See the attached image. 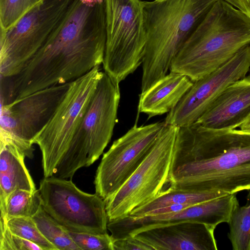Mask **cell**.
Masks as SVG:
<instances>
[{
	"label": "cell",
	"mask_w": 250,
	"mask_h": 250,
	"mask_svg": "<svg viewBox=\"0 0 250 250\" xmlns=\"http://www.w3.org/2000/svg\"><path fill=\"white\" fill-rule=\"evenodd\" d=\"M105 0H73L46 41L17 75L4 78L10 103L40 90L71 82L103 63Z\"/></svg>",
	"instance_id": "obj_1"
},
{
	"label": "cell",
	"mask_w": 250,
	"mask_h": 250,
	"mask_svg": "<svg viewBox=\"0 0 250 250\" xmlns=\"http://www.w3.org/2000/svg\"><path fill=\"white\" fill-rule=\"evenodd\" d=\"M169 188L228 194L250 189V133L179 127L168 178Z\"/></svg>",
	"instance_id": "obj_2"
},
{
	"label": "cell",
	"mask_w": 250,
	"mask_h": 250,
	"mask_svg": "<svg viewBox=\"0 0 250 250\" xmlns=\"http://www.w3.org/2000/svg\"><path fill=\"white\" fill-rule=\"evenodd\" d=\"M217 0L142 1L146 41L141 93L167 74L176 56Z\"/></svg>",
	"instance_id": "obj_3"
},
{
	"label": "cell",
	"mask_w": 250,
	"mask_h": 250,
	"mask_svg": "<svg viewBox=\"0 0 250 250\" xmlns=\"http://www.w3.org/2000/svg\"><path fill=\"white\" fill-rule=\"evenodd\" d=\"M250 44V19L218 0L173 60L170 71L193 82L215 71Z\"/></svg>",
	"instance_id": "obj_4"
},
{
	"label": "cell",
	"mask_w": 250,
	"mask_h": 250,
	"mask_svg": "<svg viewBox=\"0 0 250 250\" xmlns=\"http://www.w3.org/2000/svg\"><path fill=\"white\" fill-rule=\"evenodd\" d=\"M120 100L119 83L104 72L54 176L71 179L99 158L111 139Z\"/></svg>",
	"instance_id": "obj_5"
},
{
	"label": "cell",
	"mask_w": 250,
	"mask_h": 250,
	"mask_svg": "<svg viewBox=\"0 0 250 250\" xmlns=\"http://www.w3.org/2000/svg\"><path fill=\"white\" fill-rule=\"evenodd\" d=\"M104 72L118 83L142 64L146 36L143 1L105 0Z\"/></svg>",
	"instance_id": "obj_6"
},
{
	"label": "cell",
	"mask_w": 250,
	"mask_h": 250,
	"mask_svg": "<svg viewBox=\"0 0 250 250\" xmlns=\"http://www.w3.org/2000/svg\"><path fill=\"white\" fill-rule=\"evenodd\" d=\"M178 127L165 124L145 160L105 201L108 221L129 215L169 188L170 167Z\"/></svg>",
	"instance_id": "obj_7"
},
{
	"label": "cell",
	"mask_w": 250,
	"mask_h": 250,
	"mask_svg": "<svg viewBox=\"0 0 250 250\" xmlns=\"http://www.w3.org/2000/svg\"><path fill=\"white\" fill-rule=\"evenodd\" d=\"M73 0H43L0 33V77L18 74L42 47Z\"/></svg>",
	"instance_id": "obj_8"
},
{
	"label": "cell",
	"mask_w": 250,
	"mask_h": 250,
	"mask_svg": "<svg viewBox=\"0 0 250 250\" xmlns=\"http://www.w3.org/2000/svg\"><path fill=\"white\" fill-rule=\"evenodd\" d=\"M98 65L72 81L54 115L33 141L42 153L45 177L54 176L103 75Z\"/></svg>",
	"instance_id": "obj_9"
},
{
	"label": "cell",
	"mask_w": 250,
	"mask_h": 250,
	"mask_svg": "<svg viewBox=\"0 0 250 250\" xmlns=\"http://www.w3.org/2000/svg\"><path fill=\"white\" fill-rule=\"evenodd\" d=\"M42 206L67 230L92 234L107 233L105 201L96 193L80 189L71 179L45 177L40 183Z\"/></svg>",
	"instance_id": "obj_10"
},
{
	"label": "cell",
	"mask_w": 250,
	"mask_h": 250,
	"mask_svg": "<svg viewBox=\"0 0 250 250\" xmlns=\"http://www.w3.org/2000/svg\"><path fill=\"white\" fill-rule=\"evenodd\" d=\"M70 83L53 85L1 104L0 140L12 143L25 157L32 159L33 140L54 115Z\"/></svg>",
	"instance_id": "obj_11"
},
{
	"label": "cell",
	"mask_w": 250,
	"mask_h": 250,
	"mask_svg": "<svg viewBox=\"0 0 250 250\" xmlns=\"http://www.w3.org/2000/svg\"><path fill=\"white\" fill-rule=\"evenodd\" d=\"M165 125L164 121L139 126L135 124L115 140L96 170L95 193L104 201L114 195L145 160Z\"/></svg>",
	"instance_id": "obj_12"
},
{
	"label": "cell",
	"mask_w": 250,
	"mask_h": 250,
	"mask_svg": "<svg viewBox=\"0 0 250 250\" xmlns=\"http://www.w3.org/2000/svg\"><path fill=\"white\" fill-rule=\"evenodd\" d=\"M250 69V44L222 66L195 81L164 122L181 127L195 123L228 85L245 78Z\"/></svg>",
	"instance_id": "obj_13"
},
{
	"label": "cell",
	"mask_w": 250,
	"mask_h": 250,
	"mask_svg": "<svg viewBox=\"0 0 250 250\" xmlns=\"http://www.w3.org/2000/svg\"><path fill=\"white\" fill-rule=\"evenodd\" d=\"M237 204L235 195L227 194L190 206L177 212L141 217L128 215L108 221L107 229L113 241L155 226L183 222L201 223L215 229L220 224L229 222Z\"/></svg>",
	"instance_id": "obj_14"
},
{
	"label": "cell",
	"mask_w": 250,
	"mask_h": 250,
	"mask_svg": "<svg viewBox=\"0 0 250 250\" xmlns=\"http://www.w3.org/2000/svg\"><path fill=\"white\" fill-rule=\"evenodd\" d=\"M214 228L192 222L155 226L130 236L153 250H217Z\"/></svg>",
	"instance_id": "obj_15"
},
{
	"label": "cell",
	"mask_w": 250,
	"mask_h": 250,
	"mask_svg": "<svg viewBox=\"0 0 250 250\" xmlns=\"http://www.w3.org/2000/svg\"><path fill=\"white\" fill-rule=\"evenodd\" d=\"M250 114V75L228 85L195 123L216 130L238 127Z\"/></svg>",
	"instance_id": "obj_16"
},
{
	"label": "cell",
	"mask_w": 250,
	"mask_h": 250,
	"mask_svg": "<svg viewBox=\"0 0 250 250\" xmlns=\"http://www.w3.org/2000/svg\"><path fill=\"white\" fill-rule=\"evenodd\" d=\"M193 83L188 76L170 71L140 94L138 111L147 114L148 118L168 113L177 106Z\"/></svg>",
	"instance_id": "obj_17"
},
{
	"label": "cell",
	"mask_w": 250,
	"mask_h": 250,
	"mask_svg": "<svg viewBox=\"0 0 250 250\" xmlns=\"http://www.w3.org/2000/svg\"><path fill=\"white\" fill-rule=\"evenodd\" d=\"M25 158L14 144L0 141V199L16 189L37 190L25 166Z\"/></svg>",
	"instance_id": "obj_18"
},
{
	"label": "cell",
	"mask_w": 250,
	"mask_h": 250,
	"mask_svg": "<svg viewBox=\"0 0 250 250\" xmlns=\"http://www.w3.org/2000/svg\"><path fill=\"white\" fill-rule=\"evenodd\" d=\"M227 194H228L221 192H200L169 188L146 204L134 209L129 215L143 217L155 209L171 205H195Z\"/></svg>",
	"instance_id": "obj_19"
},
{
	"label": "cell",
	"mask_w": 250,
	"mask_h": 250,
	"mask_svg": "<svg viewBox=\"0 0 250 250\" xmlns=\"http://www.w3.org/2000/svg\"><path fill=\"white\" fill-rule=\"evenodd\" d=\"M42 206L39 189H16L0 199V218L5 221L18 217H32Z\"/></svg>",
	"instance_id": "obj_20"
},
{
	"label": "cell",
	"mask_w": 250,
	"mask_h": 250,
	"mask_svg": "<svg viewBox=\"0 0 250 250\" xmlns=\"http://www.w3.org/2000/svg\"><path fill=\"white\" fill-rule=\"evenodd\" d=\"M248 191L246 204L236 207L228 223V237L233 250H250V189Z\"/></svg>",
	"instance_id": "obj_21"
},
{
	"label": "cell",
	"mask_w": 250,
	"mask_h": 250,
	"mask_svg": "<svg viewBox=\"0 0 250 250\" xmlns=\"http://www.w3.org/2000/svg\"><path fill=\"white\" fill-rule=\"evenodd\" d=\"M32 218L42 234L57 250H80L67 230L46 212L42 206Z\"/></svg>",
	"instance_id": "obj_22"
},
{
	"label": "cell",
	"mask_w": 250,
	"mask_h": 250,
	"mask_svg": "<svg viewBox=\"0 0 250 250\" xmlns=\"http://www.w3.org/2000/svg\"><path fill=\"white\" fill-rule=\"evenodd\" d=\"M3 220L12 233L36 243L43 250H57L42 234L32 217H18Z\"/></svg>",
	"instance_id": "obj_23"
},
{
	"label": "cell",
	"mask_w": 250,
	"mask_h": 250,
	"mask_svg": "<svg viewBox=\"0 0 250 250\" xmlns=\"http://www.w3.org/2000/svg\"><path fill=\"white\" fill-rule=\"evenodd\" d=\"M43 0H0V27L6 30Z\"/></svg>",
	"instance_id": "obj_24"
},
{
	"label": "cell",
	"mask_w": 250,
	"mask_h": 250,
	"mask_svg": "<svg viewBox=\"0 0 250 250\" xmlns=\"http://www.w3.org/2000/svg\"><path fill=\"white\" fill-rule=\"evenodd\" d=\"M67 232L80 250H114L111 236L105 234Z\"/></svg>",
	"instance_id": "obj_25"
},
{
	"label": "cell",
	"mask_w": 250,
	"mask_h": 250,
	"mask_svg": "<svg viewBox=\"0 0 250 250\" xmlns=\"http://www.w3.org/2000/svg\"><path fill=\"white\" fill-rule=\"evenodd\" d=\"M0 250H43L36 243L12 233L0 219Z\"/></svg>",
	"instance_id": "obj_26"
},
{
	"label": "cell",
	"mask_w": 250,
	"mask_h": 250,
	"mask_svg": "<svg viewBox=\"0 0 250 250\" xmlns=\"http://www.w3.org/2000/svg\"><path fill=\"white\" fill-rule=\"evenodd\" d=\"M114 250H153V249L139 240L130 236L113 241Z\"/></svg>",
	"instance_id": "obj_27"
},
{
	"label": "cell",
	"mask_w": 250,
	"mask_h": 250,
	"mask_svg": "<svg viewBox=\"0 0 250 250\" xmlns=\"http://www.w3.org/2000/svg\"><path fill=\"white\" fill-rule=\"evenodd\" d=\"M193 205L183 204H173L166 207L160 208L151 211L148 215H154L159 214H164L169 213L177 212L184 209L188 207Z\"/></svg>",
	"instance_id": "obj_28"
},
{
	"label": "cell",
	"mask_w": 250,
	"mask_h": 250,
	"mask_svg": "<svg viewBox=\"0 0 250 250\" xmlns=\"http://www.w3.org/2000/svg\"><path fill=\"white\" fill-rule=\"evenodd\" d=\"M238 9L250 19V0H223Z\"/></svg>",
	"instance_id": "obj_29"
},
{
	"label": "cell",
	"mask_w": 250,
	"mask_h": 250,
	"mask_svg": "<svg viewBox=\"0 0 250 250\" xmlns=\"http://www.w3.org/2000/svg\"><path fill=\"white\" fill-rule=\"evenodd\" d=\"M238 127L243 131L250 133V114Z\"/></svg>",
	"instance_id": "obj_30"
},
{
	"label": "cell",
	"mask_w": 250,
	"mask_h": 250,
	"mask_svg": "<svg viewBox=\"0 0 250 250\" xmlns=\"http://www.w3.org/2000/svg\"><path fill=\"white\" fill-rule=\"evenodd\" d=\"M249 72H250V71H249Z\"/></svg>",
	"instance_id": "obj_31"
}]
</instances>
